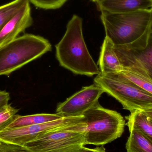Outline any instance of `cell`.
Wrapping results in <instances>:
<instances>
[{
  "instance_id": "6",
  "label": "cell",
  "mask_w": 152,
  "mask_h": 152,
  "mask_svg": "<svg viewBox=\"0 0 152 152\" xmlns=\"http://www.w3.org/2000/svg\"><path fill=\"white\" fill-rule=\"evenodd\" d=\"M114 50L123 68L134 70L152 80V30L150 26L138 40L129 44L114 45Z\"/></svg>"
},
{
  "instance_id": "17",
  "label": "cell",
  "mask_w": 152,
  "mask_h": 152,
  "mask_svg": "<svg viewBox=\"0 0 152 152\" xmlns=\"http://www.w3.org/2000/svg\"><path fill=\"white\" fill-rule=\"evenodd\" d=\"M28 0H13L0 6V27Z\"/></svg>"
},
{
  "instance_id": "24",
  "label": "cell",
  "mask_w": 152,
  "mask_h": 152,
  "mask_svg": "<svg viewBox=\"0 0 152 152\" xmlns=\"http://www.w3.org/2000/svg\"><path fill=\"white\" fill-rule=\"evenodd\" d=\"M150 28L152 30V21L151 23V26H150Z\"/></svg>"
},
{
  "instance_id": "21",
  "label": "cell",
  "mask_w": 152,
  "mask_h": 152,
  "mask_svg": "<svg viewBox=\"0 0 152 152\" xmlns=\"http://www.w3.org/2000/svg\"><path fill=\"white\" fill-rule=\"evenodd\" d=\"M70 152H107L103 146L96 147L93 149L87 148L83 146L77 150Z\"/></svg>"
},
{
  "instance_id": "10",
  "label": "cell",
  "mask_w": 152,
  "mask_h": 152,
  "mask_svg": "<svg viewBox=\"0 0 152 152\" xmlns=\"http://www.w3.org/2000/svg\"><path fill=\"white\" fill-rule=\"evenodd\" d=\"M33 23L30 2L28 1L0 27V48L17 38Z\"/></svg>"
},
{
  "instance_id": "13",
  "label": "cell",
  "mask_w": 152,
  "mask_h": 152,
  "mask_svg": "<svg viewBox=\"0 0 152 152\" xmlns=\"http://www.w3.org/2000/svg\"><path fill=\"white\" fill-rule=\"evenodd\" d=\"M126 119L127 120L126 125L129 131H139L152 142V120L143 111L131 112Z\"/></svg>"
},
{
  "instance_id": "15",
  "label": "cell",
  "mask_w": 152,
  "mask_h": 152,
  "mask_svg": "<svg viewBox=\"0 0 152 152\" xmlns=\"http://www.w3.org/2000/svg\"><path fill=\"white\" fill-rule=\"evenodd\" d=\"M126 145L127 152H152V142L139 131H129Z\"/></svg>"
},
{
  "instance_id": "16",
  "label": "cell",
  "mask_w": 152,
  "mask_h": 152,
  "mask_svg": "<svg viewBox=\"0 0 152 152\" xmlns=\"http://www.w3.org/2000/svg\"><path fill=\"white\" fill-rule=\"evenodd\" d=\"M119 74L152 94V80L145 76L129 69L123 68Z\"/></svg>"
},
{
  "instance_id": "7",
  "label": "cell",
  "mask_w": 152,
  "mask_h": 152,
  "mask_svg": "<svg viewBox=\"0 0 152 152\" xmlns=\"http://www.w3.org/2000/svg\"><path fill=\"white\" fill-rule=\"evenodd\" d=\"M85 123L52 132L27 143L24 146L31 152H70L85 146Z\"/></svg>"
},
{
  "instance_id": "20",
  "label": "cell",
  "mask_w": 152,
  "mask_h": 152,
  "mask_svg": "<svg viewBox=\"0 0 152 152\" xmlns=\"http://www.w3.org/2000/svg\"><path fill=\"white\" fill-rule=\"evenodd\" d=\"M0 152H31L24 146L0 141Z\"/></svg>"
},
{
  "instance_id": "23",
  "label": "cell",
  "mask_w": 152,
  "mask_h": 152,
  "mask_svg": "<svg viewBox=\"0 0 152 152\" xmlns=\"http://www.w3.org/2000/svg\"><path fill=\"white\" fill-rule=\"evenodd\" d=\"M143 111L152 120V107L143 110Z\"/></svg>"
},
{
  "instance_id": "14",
  "label": "cell",
  "mask_w": 152,
  "mask_h": 152,
  "mask_svg": "<svg viewBox=\"0 0 152 152\" xmlns=\"http://www.w3.org/2000/svg\"><path fill=\"white\" fill-rule=\"evenodd\" d=\"M63 117L57 113L55 114L40 113L26 116L16 114L12 121L4 130L46 123L59 119Z\"/></svg>"
},
{
  "instance_id": "4",
  "label": "cell",
  "mask_w": 152,
  "mask_h": 152,
  "mask_svg": "<svg viewBox=\"0 0 152 152\" xmlns=\"http://www.w3.org/2000/svg\"><path fill=\"white\" fill-rule=\"evenodd\" d=\"M52 50L50 43L40 36L25 34L0 48V76L13 71Z\"/></svg>"
},
{
  "instance_id": "19",
  "label": "cell",
  "mask_w": 152,
  "mask_h": 152,
  "mask_svg": "<svg viewBox=\"0 0 152 152\" xmlns=\"http://www.w3.org/2000/svg\"><path fill=\"white\" fill-rule=\"evenodd\" d=\"M68 0H28L36 7L45 10H55L58 9Z\"/></svg>"
},
{
  "instance_id": "1",
  "label": "cell",
  "mask_w": 152,
  "mask_h": 152,
  "mask_svg": "<svg viewBox=\"0 0 152 152\" xmlns=\"http://www.w3.org/2000/svg\"><path fill=\"white\" fill-rule=\"evenodd\" d=\"M82 18L74 15L56 45V57L61 66L76 75L92 77L100 70L89 53L82 32Z\"/></svg>"
},
{
  "instance_id": "11",
  "label": "cell",
  "mask_w": 152,
  "mask_h": 152,
  "mask_svg": "<svg viewBox=\"0 0 152 152\" xmlns=\"http://www.w3.org/2000/svg\"><path fill=\"white\" fill-rule=\"evenodd\" d=\"M95 2L101 11L113 13H126L152 9L151 0H96Z\"/></svg>"
},
{
  "instance_id": "25",
  "label": "cell",
  "mask_w": 152,
  "mask_h": 152,
  "mask_svg": "<svg viewBox=\"0 0 152 152\" xmlns=\"http://www.w3.org/2000/svg\"><path fill=\"white\" fill-rule=\"evenodd\" d=\"M91 1H93V2H95L96 1V0H91Z\"/></svg>"
},
{
  "instance_id": "2",
  "label": "cell",
  "mask_w": 152,
  "mask_h": 152,
  "mask_svg": "<svg viewBox=\"0 0 152 152\" xmlns=\"http://www.w3.org/2000/svg\"><path fill=\"white\" fill-rule=\"evenodd\" d=\"M101 12L106 37L114 45L129 44L138 40L149 29L152 21V9L126 13Z\"/></svg>"
},
{
  "instance_id": "3",
  "label": "cell",
  "mask_w": 152,
  "mask_h": 152,
  "mask_svg": "<svg viewBox=\"0 0 152 152\" xmlns=\"http://www.w3.org/2000/svg\"><path fill=\"white\" fill-rule=\"evenodd\" d=\"M82 115L86 118V124L81 127L85 133V145L103 146L120 137L124 132L126 121L122 115L104 108L98 102Z\"/></svg>"
},
{
  "instance_id": "9",
  "label": "cell",
  "mask_w": 152,
  "mask_h": 152,
  "mask_svg": "<svg viewBox=\"0 0 152 152\" xmlns=\"http://www.w3.org/2000/svg\"><path fill=\"white\" fill-rule=\"evenodd\" d=\"M104 93L96 84L82 88L81 90L59 104L56 113L64 117L82 116L83 113L98 102Z\"/></svg>"
},
{
  "instance_id": "22",
  "label": "cell",
  "mask_w": 152,
  "mask_h": 152,
  "mask_svg": "<svg viewBox=\"0 0 152 152\" xmlns=\"http://www.w3.org/2000/svg\"><path fill=\"white\" fill-rule=\"evenodd\" d=\"M10 99V94L6 91L0 90V108L5 104H8Z\"/></svg>"
},
{
  "instance_id": "8",
  "label": "cell",
  "mask_w": 152,
  "mask_h": 152,
  "mask_svg": "<svg viewBox=\"0 0 152 152\" xmlns=\"http://www.w3.org/2000/svg\"><path fill=\"white\" fill-rule=\"evenodd\" d=\"M85 122L86 118L82 115L63 117L46 123L5 129L0 131V141L24 146L27 143L52 132Z\"/></svg>"
},
{
  "instance_id": "5",
  "label": "cell",
  "mask_w": 152,
  "mask_h": 152,
  "mask_svg": "<svg viewBox=\"0 0 152 152\" xmlns=\"http://www.w3.org/2000/svg\"><path fill=\"white\" fill-rule=\"evenodd\" d=\"M95 84L118 100L123 109L130 112L143 110L152 107V94L118 73L103 75L99 73L94 79Z\"/></svg>"
},
{
  "instance_id": "12",
  "label": "cell",
  "mask_w": 152,
  "mask_h": 152,
  "mask_svg": "<svg viewBox=\"0 0 152 152\" xmlns=\"http://www.w3.org/2000/svg\"><path fill=\"white\" fill-rule=\"evenodd\" d=\"M98 65L99 73L103 75L118 73L123 69L115 52L114 44L106 36L101 47Z\"/></svg>"
},
{
  "instance_id": "18",
  "label": "cell",
  "mask_w": 152,
  "mask_h": 152,
  "mask_svg": "<svg viewBox=\"0 0 152 152\" xmlns=\"http://www.w3.org/2000/svg\"><path fill=\"white\" fill-rule=\"evenodd\" d=\"M18 111L8 104L0 108V131L3 130L12 121Z\"/></svg>"
},
{
  "instance_id": "26",
  "label": "cell",
  "mask_w": 152,
  "mask_h": 152,
  "mask_svg": "<svg viewBox=\"0 0 152 152\" xmlns=\"http://www.w3.org/2000/svg\"><path fill=\"white\" fill-rule=\"evenodd\" d=\"M151 1L152 2V0H151Z\"/></svg>"
}]
</instances>
